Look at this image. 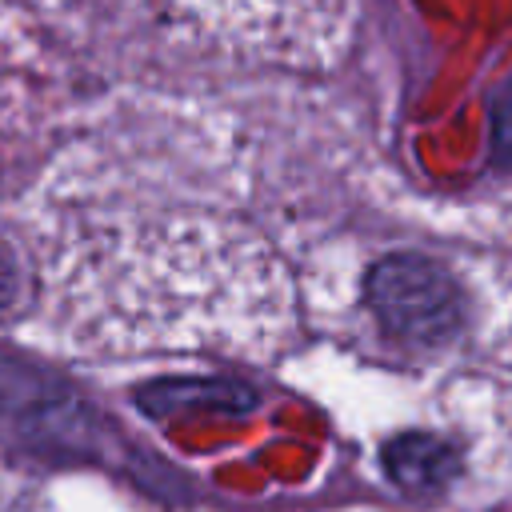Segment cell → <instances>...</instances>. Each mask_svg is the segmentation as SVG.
<instances>
[{
    "label": "cell",
    "instance_id": "cell-1",
    "mask_svg": "<svg viewBox=\"0 0 512 512\" xmlns=\"http://www.w3.org/2000/svg\"><path fill=\"white\" fill-rule=\"evenodd\" d=\"M368 304L384 332L432 348L460 332L464 296L452 276L428 256H388L368 276Z\"/></svg>",
    "mask_w": 512,
    "mask_h": 512
},
{
    "label": "cell",
    "instance_id": "cell-2",
    "mask_svg": "<svg viewBox=\"0 0 512 512\" xmlns=\"http://www.w3.org/2000/svg\"><path fill=\"white\" fill-rule=\"evenodd\" d=\"M388 480L412 496H436L460 476V452L432 432H400L380 452Z\"/></svg>",
    "mask_w": 512,
    "mask_h": 512
},
{
    "label": "cell",
    "instance_id": "cell-3",
    "mask_svg": "<svg viewBox=\"0 0 512 512\" xmlns=\"http://www.w3.org/2000/svg\"><path fill=\"white\" fill-rule=\"evenodd\" d=\"M492 144H496V156L500 160L512 156V84L496 96V108H492Z\"/></svg>",
    "mask_w": 512,
    "mask_h": 512
}]
</instances>
